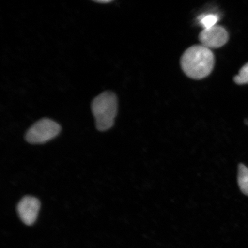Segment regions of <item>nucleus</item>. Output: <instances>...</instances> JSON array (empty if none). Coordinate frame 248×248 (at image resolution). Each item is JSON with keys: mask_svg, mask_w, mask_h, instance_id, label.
I'll return each instance as SVG.
<instances>
[{"mask_svg": "<svg viewBox=\"0 0 248 248\" xmlns=\"http://www.w3.org/2000/svg\"><path fill=\"white\" fill-rule=\"evenodd\" d=\"M117 96L111 91H105L96 97L92 103L96 128L104 132L114 125L117 116L118 102Z\"/></svg>", "mask_w": 248, "mask_h": 248, "instance_id": "f03ea898", "label": "nucleus"}, {"mask_svg": "<svg viewBox=\"0 0 248 248\" xmlns=\"http://www.w3.org/2000/svg\"><path fill=\"white\" fill-rule=\"evenodd\" d=\"M181 63L183 71L188 77L203 79L212 72L215 66V56L206 46H193L183 54Z\"/></svg>", "mask_w": 248, "mask_h": 248, "instance_id": "f257e3e1", "label": "nucleus"}, {"mask_svg": "<svg viewBox=\"0 0 248 248\" xmlns=\"http://www.w3.org/2000/svg\"><path fill=\"white\" fill-rule=\"evenodd\" d=\"M40 202L36 198L24 197L18 202L17 211L21 221L26 225H32L38 218Z\"/></svg>", "mask_w": 248, "mask_h": 248, "instance_id": "39448f33", "label": "nucleus"}, {"mask_svg": "<svg viewBox=\"0 0 248 248\" xmlns=\"http://www.w3.org/2000/svg\"><path fill=\"white\" fill-rule=\"evenodd\" d=\"M198 20L204 30L217 26L216 24L219 20V17L216 14L202 15L198 17Z\"/></svg>", "mask_w": 248, "mask_h": 248, "instance_id": "0eeeda50", "label": "nucleus"}, {"mask_svg": "<svg viewBox=\"0 0 248 248\" xmlns=\"http://www.w3.org/2000/svg\"><path fill=\"white\" fill-rule=\"evenodd\" d=\"M61 131V127L59 124L44 118L38 121L28 130L25 138L30 144H43L57 137Z\"/></svg>", "mask_w": 248, "mask_h": 248, "instance_id": "7ed1b4c3", "label": "nucleus"}, {"mask_svg": "<svg viewBox=\"0 0 248 248\" xmlns=\"http://www.w3.org/2000/svg\"><path fill=\"white\" fill-rule=\"evenodd\" d=\"M96 2L102 3V4H107V3H109L112 1H110V0H98V1H94Z\"/></svg>", "mask_w": 248, "mask_h": 248, "instance_id": "1a4fd4ad", "label": "nucleus"}, {"mask_svg": "<svg viewBox=\"0 0 248 248\" xmlns=\"http://www.w3.org/2000/svg\"><path fill=\"white\" fill-rule=\"evenodd\" d=\"M234 82L238 85H244L248 83V63L241 68L238 75L234 78Z\"/></svg>", "mask_w": 248, "mask_h": 248, "instance_id": "6e6552de", "label": "nucleus"}, {"mask_svg": "<svg viewBox=\"0 0 248 248\" xmlns=\"http://www.w3.org/2000/svg\"><path fill=\"white\" fill-rule=\"evenodd\" d=\"M199 39L202 45L210 49L218 48L227 43L229 34L224 27L216 26L203 30L200 34Z\"/></svg>", "mask_w": 248, "mask_h": 248, "instance_id": "20e7f679", "label": "nucleus"}, {"mask_svg": "<svg viewBox=\"0 0 248 248\" xmlns=\"http://www.w3.org/2000/svg\"><path fill=\"white\" fill-rule=\"evenodd\" d=\"M238 184L242 193L248 196V168L243 164L238 166Z\"/></svg>", "mask_w": 248, "mask_h": 248, "instance_id": "423d86ee", "label": "nucleus"}]
</instances>
